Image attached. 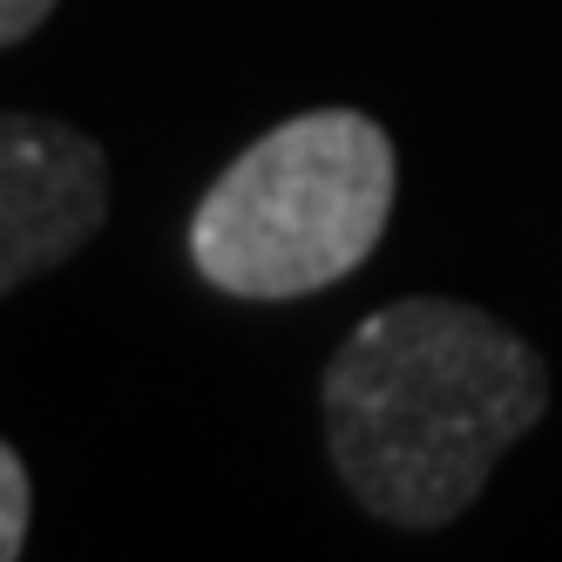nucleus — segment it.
I'll use <instances>...</instances> for the list:
<instances>
[{
	"label": "nucleus",
	"instance_id": "nucleus-1",
	"mask_svg": "<svg viewBox=\"0 0 562 562\" xmlns=\"http://www.w3.org/2000/svg\"><path fill=\"white\" fill-rule=\"evenodd\" d=\"M542 414V352L461 299L359 318L326 367V448L359 508L393 529L454 521Z\"/></svg>",
	"mask_w": 562,
	"mask_h": 562
},
{
	"label": "nucleus",
	"instance_id": "nucleus-2",
	"mask_svg": "<svg viewBox=\"0 0 562 562\" xmlns=\"http://www.w3.org/2000/svg\"><path fill=\"white\" fill-rule=\"evenodd\" d=\"M393 217V143L359 109L265 130L190 211V265L231 299H305L352 278Z\"/></svg>",
	"mask_w": 562,
	"mask_h": 562
},
{
	"label": "nucleus",
	"instance_id": "nucleus-3",
	"mask_svg": "<svg viewBox=\"0 0 562 562\" xmlns=\"http://www.w3.org/2000/svg\"><path fill=\"white\" fill-rule=\"evenodd\" d=\"M109 217L102 149L48 115H0V299L82 251Z\"/></svg>",
	"mask_w": 562,
	"mask_h": 562
},
{
	"label": "nucleus",
	"instance_id": "nucleus-4",
	"mask_svg": "<svg viewBox=\"0 0 562 562\" xmlns=\"http://www.w3.org/2000/svg\"><path fill=\"white\" fill-rule=\"evenodd\" d=\"M21 542H27V468L0 440V562H14Z\"/></svg>",
	"mask_w": 562,
	"mask_h": 562
},
{
	"label": "nucleus",
	"instance_id": "nucleus-5",
	"mask_svg": "<svg viewBox=\"0 0 562 562\" xmlns=\"http://www.w3.org/2000/svg\"><path fill=\"white\" fill-rule=\"evenodd\" d=\"M48 14H55V0H0V48L21 42V34H34Z\"/></svg>",
	"mask_w": 562,
	"mask_h": 562
}]
</instances>
